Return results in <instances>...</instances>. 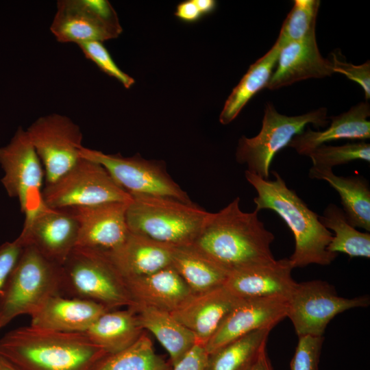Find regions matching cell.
Segmentation results:
<instances>
[{"instance_id": "6da1fadb", "label": "cell", "mask_w": 370, "mask_h": 370, "mask_svg": "<svg viewBox=\"0 0 370 370\" xmlns=\"http://www.w3.org/2000/svg\"><path fill=\"white\" fill-rule=\"evenodd\" d=\"M274 239L258 212H243L236 197L217 212L209 213L190 245L230 273L275 261L271 249Z\"/></svg>"}, {"instance_id": "7a4b0ae2", "label": "cell", "mask_w": 370, "mask_h": 370, "mask_svg": "<svg viewBox=\"0 0 370 370\" xmlns=\"http://www.w3.org/2000/svg\"><path fill=\"white\" fill-rule=\"evenodd\" d=\"M108 354L84 333L17 328L0 339V356L20 370H92Z\"/></svg>"}, {"instance_id": "3957f363", "label": "cell", "mask_w": 370, "mask_h": 370, "mask_svg": "<svg viewBox=\"0 0 370 370\" xmlns=\"http://www.w3.org/2000/svg\"><path fill=\"white\" fill-rule=\"evenodd\" d=\"M273 180L262 179L245 171L247 181L257 195L255 210H271L286 223L295 239V249L288 258L293 268L315 264H330L338 254L328 251L332 232L321 223L319 215L289 188L280 175L272 171Z\"/></svg>"}, {"instance_id": "277c9868", "label": "cell", "mask_w": 370, "mask_h": 370, "mask_svg": "<svg viewBox=\"0 0 370 370\" xmlns=\"http://www.w3.org/2000/svg\"><path fill=\"white\" fill-rule=\"evenodd\" d=\"M131 195L126 210L130 232L174 247L190 245L210 213L171 197Z\"/></svg>"}, {"instance_id": "5b68a950", "label": "cell", "mask_w": 370, "mask_h": 370, "mask_svg": "<svg viewBox=\"0 0 370 370\" xmlns=\"http://www.w3.org/2000/svg\"><path fill=\"white\" fill-rule=\"evenodd\" d=\"M56 295H62V266L33 246H24L0 292V330L18 316L31 315Z\"/></svg>"}, {"instance_id": "8992f818", "label": "cell", "mask_w": 370, "mask_h": 370, "mask_svg": "<svg viewBox=\"0 0 370 370\" xmlns=\"http://www.w3.org/2000/svg\"><path fill=\"white\" fill-rule=\"evenodd\" d=\"M62 268V293L103 305L109 310L134 306L123 280L105 254L75 247Z\"/></svg>"}, {"instance_id": "52a82bcc", "label": "cell", "mask_w": 370, "mask_h": 370, "mask_svg": "<svg viewBox=\"0 0 370 370\" xmlns=\"http://www.w3.org/2000/svg\"><path fill=\"white\" fill-rule=\"evenodd\" d=\"M327 109L321 108L310 112L288 116L279 113L267 103L262 127L254 137L243 136L236 151V161L247 167L246 171L262 179L269 177V169L276 153L288 145L291 140L304 131L308 124L325 127L328 123Z\"/></svg>"}, {"instance_id": "ba28073f", "label": "cell", "mask_w": 370, "mask_h": 370, "mask_svg": "<svg viewBox=\"0 0 370 370\" xmlns=\"http://www.w3.org/2000/svg\"><path fill=\"white\" fill-rule=\"evenodd\" d=\"M46 206L52 209L88 206L132 201L100 164L81 158L67 172L43 188Z\"/></svg>"}, {"instance_id": "9c48e42d", "label": "cell", "mask_w": 370, "mask_h": 370, "mask_svg": "<svg viewBox=\"0 0 370 370\" xmlns=\"http://www.w3.org/2000/svg\"><path fill=\"white\" fill-rule=\"evenodd\" d=\"M1 182L8 195L18 200L23 227L48 208L43 198L45 172L26 130L19 127L10 142L0 148Z\"/></svg>"}, {"instance_id": "30bf717a", "label": "cell", "mask_w": 370, "mask_h": 370, "mask_svg": "<svg viewBox=\"0 0 370 370\" xmlns=\"http://www.w3.org/2000/svg\"><path fill=\"white\" fill-rule=\"evenodd\" d=\"M368 295L354 298L339 296L334 287L323 280L297 283L287 299L286 317L298 336H323L330 321L345 310L369 304Z\"/></svg>"}, {"instance_id": "8fae6325", "label": "cell", "mask_w": 370, "mask_h": 370, "mask_svg": "<svg viewBox=\"0 0 370 370\" xmlns=\"http://www.w3.org/2000/svg\"><path fill=\"white\" fill-rule=\"evenodd\" d=\"M80 157L101 164L116 183L130 194L171 197L193 204L188 194L170 176L164 163L139 155L124 157L84 147Z\"/></svg>"}, {"instance_id": "7c38bea8", "label": "cell", "mask_w": 370, "mask_h": 370, "mask_svg": "<svg viewBox=\"0 0 370 370\" xmlns=\"http://www.w3.org/2000/svg\"><path fill=\"white\" fill-rule=\"evenodd\" d=\"M50 31L62 43L104 41L122 32L118 15L106 0H59Z\"/></svg>"}, {"instance_id": "4fadbf2b", "label": "cell", "mask_w": 370, "mask_h": 370, "mask_svg": "<svg viewBox=\"0 0 370 370\" xmlns=\"http://www.w3.org/2000/svg\"><path fill=\"white\" fill-rule=\"evenodd\" d=\"M26 131L42 164L46 185L55 182L81 158L82 133L68 116L57 113L40 116Z\"/></svg>"}, {"instance_id": "5bb4252c", "label": "cell", "mask_w": 370, "mask_h": 370, "mask_svg": "<svg viewBox=\"0 0 370 370\" xmlns=\"http://www.w3.org/2000/svg\"><path fill=\"white\" fill-rule=\"evenodd\" d=\"M129 203L108 202L67 208L78 223L75 247L103 253L119 248L130 233L126 221Z\"/></svg>"}, {"instance_id": "9a60e30c", "label": "cell", "mask_w": 370, "mask_h": 370, "mask_svg": "<svg viewBox=\"0 0 370 370\" xmlns=\"http://www.w3.org/2000/svg\"><path fill=\"white\" fill-rule=\"evenodd\" d=\"M78 223L67 209L47 208L23 227L16 239L35 247L45 257L62 266L76 247Z\"/></svg>"}, {"instance_id": "2e32d148", "label": "cell", "mask_w": 370, "mask_h": 370, "mask_svg": "<svg viewBox=\"0 0 370 370\" xmlns=\"http://www.w3.org/2000/svg\"><path fill=\"white\" fill-rule=\"evenodd\" d=\"M283 297L241 299L206 343L210 354L226 344L258 330L273 329L286 317Z\"/></svg>"}, {"instance_id": "e0dca14e", "label": "cell", "mask_w": 370, "mask_h": 370, "mask_svg": "<svg viewBox=\"0 0 370 370\" xmlns=\"http://www.w3.org/2000/svg\"><path fill=\"white\" fill-rule=\"evenodd\" d=\"M293 269L288 258L275 260L230 272L224 286L240 299H288L297 283L292 277Z\"/></svg>"}, {"instance_id": "ac0fdd59", "label": "cell", "mask_w": 370, "mask_h": 370, "mask_svg": "<svg viewBox=\"0 0 370 370\" xmlns=\"http://www.w3.org/2000/svg\"><path fill=\"white\" fill-rule=\"evenodd\" d=\"M275 68L266 86L269 90L334 73L331 61L323 58L319 52L315 31L281 48Z\"/></svg>"}, {"instance_id": "d6986e66", "label": "cell", "mask_w": 370, "mask_h": 370, "mask_svg": "<svg viewBox=\"0 0 370 370\" xmlns=\"http://www.w3.org/2000/svg\"><path fill=\"white\" fill-rule=\"evenodd\" d=\"M241 299L223 285L195 294L171 313L194 334L197 342L206 345Z\"/></svg>"}, {"instance_id": "ffe728a7", "label": "cell", "mask_w": 370, "mask_h": 370, "mask_svg": "<svg viewBox=\"0 0 370 370\" xmlns=\"http://www.w3.org/2000/svg\"><path fill=\"white\" fill-rule=\"evenodd\" d=\"M108 310L95 301L56 295L47 299L30 315V325L59 332L84 333Z\"/></svg>"}, {"instance_id": "44dd1931", "label": "cell", "mask_w": 370, "mask_h": 370, "mask_svg": "<svg viewBox=\"0 0 370 370\" xmlns=\"http://www.w3.org/2000/svg\"><path fill=\"white\" fill-rule=\"evenodd\" d=\"M123 280L134 305L149 306L170 312L195 295L171 264L149 275Z\"/></svg>"}, {"instance_id": "7402d4cb", "label": "cell", "mask_w": 370, "mask_h": 370, "mask_svg": "<svg viewBox=\"0 0 370 370\" xmlns=\"http://www.w3.org/2000/svg\"><path fill=\"white\" fill-rule=\"evenodd\" d=\"M173 247L130 232L119 248L102 253L122 279H128L149 275L171 265Z\"/></svg>"}, {"instance_id": "603a6c76", "label": "cell", "mask_w": 370, "mask_h": 370, "mask_svg": "<svg viewBox=\"0 0 370 370\" xmlns=\"http://www.w3.org/2000/svg\"><path fill=\"white\" fill-rule=\"evenodd\" d=\"M370 107L368 102H360L346 112L330 118L327 129L314 131L308 127L296 135L288 147L308 156L314 149L326 143L340 140H365L370 138Z\"/></svg>"}, {"instance_id": "cb8c5ba5", "label": "cell", "mask_w": 370, "mask_h": 370, "mask_svg": "<svg viewBox=\"0 0 370 370\" xmlns=\"http://www.w3.org/2000/svg\"><path fill=\"white\" fill-rule=\"evenodd\" d=\"M128 308L135 313L141 328L152 333L164 347L169 355L172 367L197 342L194 334L170 312L141 304H135Z\"/></svg>"}, {"instance_id": "d4e9b609", "label": "cell", "mask_w": 370, "mask_h": 370, "mask_svg": "<svg viewBox=\"0 0 370 370\" xmlns=\"http://www.w3.org/2000/svg\"><path fill=\"white\" fill-rule=\"evenodd\" d=\"M311 179L326 181L338 193L342 210L348 222L356 228L370 231V188L361 175L338 176L332 170L310 169Z\"/></svg>"}, {"instance_id": "484cf974", "label": "cell", "mask_w": 370, "mask_h": 370, "mask_svg": "<svg viewBox=\"0 0 370 370\" xmlns=\"http://www.w3.org/2000/svg\"><path fill=\"white\" fill-rule=\"evenodd\" d=\"M143 332L135 313L127 308L104 312L84 333L108 354H113L131 346Z\"/></svg>"}, {"instance_id": "4316f807", "label": "cell", "mask_w": 370, "mask_h": 370, "mask_svg": "<svg viewBox=\"0 0 370 370\" xmlns=\"http://www.w3.org/2000/svg\"><path fill=\"white\" fill-rule=\"evenodd\" d=\"M171 265L195 294L223 286L230 273L191 245L173 247Z\"/></svg>"}, {"instance_id": "83f0119b", "label": "cell", "mask_w": 370, "mask_h": 370, "mask_svg": "<svg viewBox=\"0 0 370 370\" xmlns=\"http://www.w3.org/2000/svg\"><path fill=\"white\" fill-rule=\"evenodd\" d=\"M280 47L277 42L262 57L251 64L227 99L219 116L223 125L231 123L247 102L266 88L278 59Z\"/></svg>"}, {"instance_id": "f1b7e54d", "label": "cell", "mask_w": 370, "mask_h": 370, "mask_svg": "<svg viewBox=\"0 0 370 370\" xmlns=\"http://www.w3.org/2000/svg\"><path fill=\"white\" fill-rule=\"evenodd\" d=\"M272 329L250 332L208 354L206 370H251Z\"/></svg>"}, {"instance_id": "f546056e", "label": "cell", "mask_w": 370, "mask_h": 370, "mask_svg": "<svg viewBox=\"0 0 370 370\" xmlns=\"http://www.w3.org/2000/svg\"><path fill=\"white\" fill-rule=\"evenodd\" d=\"M321 223L330 231L332 238L328 247L332 253H344L351 258L370 257V234L361 232L347 220L341 208L330 204L322 215H319Z\"/></svg>"}, {"instance_id": "4dcf8cb0", "label": "cell", "mask_w": 370, "mask_h": 370, "mask_svg": "<svg viewBox=\"0 0 370 370\" xmlns=\"http://www.w3.org/2000/svg\"><path fill=\"white\" fill-rule=\"evenodd\" d=\"M172 366L154 351L152 341L143 332L131 346L108 354L92 370H171Z\"/></svg>"}, {"instance_id": "1f68e13d", "label": "cell", "mask_w": 370, "mask_h": 370, "mask_svg": "<svg viewBox=\"0 0 370 370\" xmlns=\"http://www.w3.org/2000/svg\"><path fill=\"white\" fill-rule=\"evenodd\" d=\"M319 5V0L294 1L293 7L284 20L276 40L280 49L315 31Z\"/></svg>"}, {"instance_id": "d6a6232c", "label": "cell", "mask_w": 370, "mask_h": 370, "mask_svg": "<svg viewBox=\"0 0 370 370\" xmlns=\"http://www.w3.org/2000/svg\"><path fill=\"white\" fill-rule=\"evenodd\" d=\"M308 156L311 159V169H331L335 166L354 160L370 162V145L365 141L347 143L339 146L321 145L314 149Z\"/></svg>"}, {"instance_id": "836d02e7", "label": "cell", "mask_w": 370, "mask_h": 370, "mask_svg": "<svg viewBox=\"0 0 370 370\" xmlns=\"http://www.w3.org/2000/svg\"><path fill=\"white\" fill-rule=\"evenodd\" d=\"M77 45L84 56L92 61L102 72L116 79L125 88L128 89L133 86L134 79L116 65L103 42L92 41Z\"/></svg>"}, {"instance_id": "e575fe53", "label": "cell", "mask_w": 370, "mask_h": 370, "mask_svg": "<svg viewBox=\"0 0 370 370\" xmlns=\"http://www.w3.org/2000/svg\"><path fill=\"white\" fill-rule=\"evenodd\" d=\"M298 337L291 370H318L323 337L311 335Z\"/></svg>"}, {"instance_id": "d590c367", "label": "cell", "mask_w": 370, "mask_h": 370, "mask_svg": "<svg viewBox=\"0 0 370 370\" xmlns=\"http://www.w3.org/2000/svg\"><path fill=\"white\" fill-rule=\"evenodd\" d=\"M332 63L334 73L346 76L349 79L358 83L363 89L366 99L370 97V63L369 61L360 65H354L338 59L332 54Z\"/></svg>"}, {"instance_id": "8d00e7d4", "label": "cell", "mask_w": 370, "mask_h": 370, "mask_svg": "<svg viewBox=\"0 0 370 370\" xmlns=\"http://www.w3.org/2000/svg\"><path fill=\"white\" fill-rule=\"evenodd\" d=\"M23 247L16 238L0 245V292L16 264Z\"/></svg>"}, {"instance_id": "74e56055", "label": "cell", "mask_w": 370, "mask_h": 370, "mask_svg": "<svg viewBox=\"0 0 370 370\" xmlns=\"http://www.w3.org/2000/svg\"><path fill=\"white\" fill-rule=\"evenodd\" d=\"M208 358L205 345L197 341L171 370H206Z\"/></svg>"}, {"instance_id": "f35d334b", "label": "cell", "mask_w": 370, "mask_h": 370, "mask_svg": "<svg viewBox=\"0 0 370 370\" xmlns=\"http://www.w3.org/2000/svg\"><path fill=\"white\" fill-rule=\"evenodd\" d=\"M175 15L186 22H195L201 16L199 9L193 0L184 1L177 6Z\"/></svg>"}, {"instance_id": "ab89813d", "label": "cell", "mask_w": 370, "mask_h": 370, "mask_svg": "<svg viewBox=\"0 0 370 370\" xmlns=\"http://www.w3.org/2000/svg\"><path fill=\"white\" fill-rule=\"evenodd\" d=\"M251 370H273L266 349L260 353Z\"/></svg>"}, {"instance_id": "60d3db41", "label": "cell", "mask_w": 370, "mask_h": 370, "mask_svg": "<svg viewBox=\"0 0 370 370\" xmlns=\"http://www.w3.org/2000/svg\"><path fill=\"white\" fill-rule=\"evenodd\" d=\"M201 15H206L214 10L217 1L214 0H193Z\"/></svg>"}, {"instance_id": "b9f144b4", "label": "cell", "mask_w": 370, "mask_h": 370, "mask_svg": "<svg viewBox=\"0 0 370 370\" xmlns=\"http://www.w3.org/2000/svg\"><path fill=\"white\" fill-rule=\"evenodd\" d=\"M0 370H20L10 362L0 356Z\"/></svg>"}]
</instances>
